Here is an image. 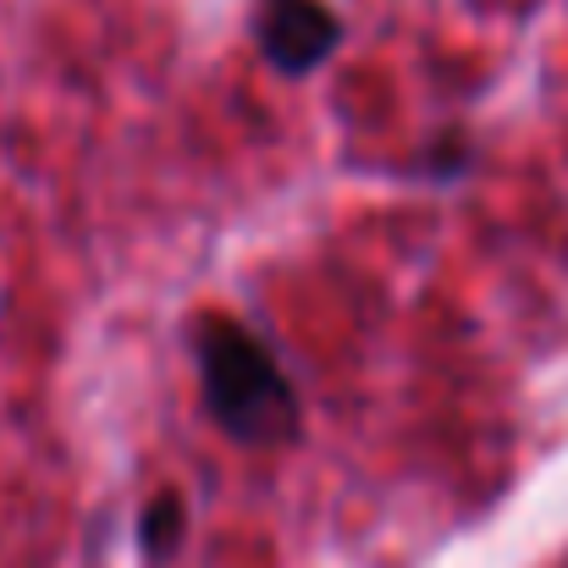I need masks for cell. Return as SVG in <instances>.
<instances>
[{
    "label": "cell",
    "mask_w": 568,
    "mask_h": 568,
    "mask_svg": "<svg viewBox=\"0 0 568 568\" xmlns=\"http://www.w3.org/2000/svg\"><path fill=\"white\" fill-rule=\"evenodd\" d=\"M193 359L204 381V408L232 442L282 447L298 430V397L248 326H237L232 315L193 321Z\"/></svg>",
    "instance_id": "cell-1"
},
{
    "label": "cell",
    "mask_w": 568,
    "mask_h": 568,
    "mask_svg": "<svg viewBox=\"0 0 568 568\" xmlns=\"http://www.w3.org/2000/svg\"><path fill=\"white\" fill-rule=\"evenodd\" d=\"M343 28L321 0H265L260 6V50L276 72H315L337 50Z\"/></svg>",
    "instance_id": "cell-2"
},
{
    "label": "cell",
    "mask_w": 568,
    "mask_h": 568,
    "mask_svg": "<svg viewBox=\"0 0 568 568\" xmlns=\"http://www.w3.org/2000/svg\"><path fill=\"white\" fill-rule=\"evenodd\" d=\"M178 541H183V497L178 491H161L144 508V552L150 558H166V552H178Z\"/></svg>",
    "instance_id": "cell-3"
}]
</instances>
